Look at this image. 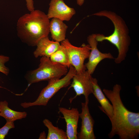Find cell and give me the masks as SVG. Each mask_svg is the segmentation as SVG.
Returning a JSON list of instances; mask_svg holds the SVG:
<instances>
[{"instance_id":"1","label":"cell","mask_w":139,"mask_h":139,"mask_svg":"<svg viewBox=\"0 0 139 139\" xmlns=\"http://www.w3.org/2000/svg\"><path fill=\"white\" fill-rule=\"evenodd\" d=\"M120 85H115L112 90L104 89L103 92L111 102L113 111L109 118L112 128L108 136L110 138L118 135L120 139H135L139 134V113L129 111L121 99Z\"/></svg>"},{"instance_id":"2","label":"cell","mask_w":139,"mask_h":139,"mask_svg":"<svg viewBox=\"0 0 139 139\" xmlns=\"http://www.w3.org/2000/svg\"><path fill=\"white\" fill-rule=\"evenodd\" d=\"M49 19L47 14L39 10H34L22 15L16 24L18 36L23 42L34 46L42 38L48 36Z\"/></svg>"},{"instance_id":"3","label":"cell","mask_w":139,"mask_h":139,"mask_svg":"<svg viewBox=\"0 0 139 139\" xmlns=\"http://www.w3.org/2000/svg\"><path fill=\"white\" fill-rule=\"evenodd\" d=\"M92 15L106 17L112 22L114 30L112 34L107 36L97 34L95 39L98 42L107 40L114 45L118 51V55L115 58V62L117 64L120 63L125 59L130 43L128 28L125 22L119 16L110 11H101Z\"/></svg>"},{"instance_id":"4","label":"cell","mask_w":139,"mask_h":139,"mask_svg":"<svg viewBox=\"0 0 139 139\" xmlns=\"http://www.w3.org/2000/svg\"><path fill=\"white\" fill-rule=\"evenodd\" d=\"M68 68L51 61L50 58L42 56L39 67L29 72L25 76L29 85L42 81H53L59 79L68 72Z\"/></svg>"},{"instance_id":"5","label":"cell","mask_w":139,"mask_h":139,"mask_svg":"<svg viewBox=\"0 0 139 139\" xmlns=\"http://www.w3.org/2000/svg\"><path fill=\"white\" fill-rule=\"evenodd\" d=\"M69 70L64 76L59 79L48 82L47 85L41 91L37 99L33 102H24L21 106L24 108L36 106H46L50 99L61 89L66 87L71 83V80L77 72L73 66L71 65Z\"/></svg>"},{"instance_id":"6","label":"cell","mask_w":139,"mask_h":139,"mask_svg":"<svg viewBox=\"0 0 139 139\" xmlns=\"http://www.w3.org/2000/svg\"><path fill=\"white\" fill-rule=\"evenodd\" d=\"M61 44L66 48L71 65L75 68L77 73L86 70L84 63L90 54L91 48L89 45L83 44L80 47H76L72 45L68 39L61 42Z\"/></svg>"},{"instance_id":"7","label":"cell","mask_w":139,"mask_h":139,"mask_svg":"<svg viewBox=\"0 0 139 139\" xmlns=\"http://www.w3.org/2000/svg\"><path fill=\"white\" fill-rule=\"evenodd\" d=\"M92 78L91 75L87 70L76 73L72 79L73 81L70 87L73 88L76 95L71 99V101L77 96L83 95L85 98V102L89 103V96L93 92Z\"/></svg>"},{"instance_id":"8","label":"cell","mask_w":139,"mask_h":139,"mask_svg":"<svg viewBox=\"0 0 139 139\" xmlns=\"http://www.w3.org/2000/svg\"><path fill=\"white\" fill-rule=\"evenodd\" d=\"M96 34L89 35L87 38V41L90 45L91 50L89 57V60L85 64L89 74L92 75L94 72L99 63L102 60L106 59H114L110 53H103L98 49V41L95 39Z\"/></svg>"},{"instance_id":"9","label":"cell","mask_w":139,"mask_h":139,"mask_svg":"<svg viewBox=\"0 0 139 139\" xmlns=\"http://www.w3.org/2000/svg\"><path fill=\"white\" fill-rule=\"evenodd\" d=\"M89 103L82 102L81 112L80 117L81 119L80 132L77 133V139H95L93 126L94 121L91 115L88 107Z\"/></svg>"},{"instance_id":"10","label":"cell","mask_w":139,"mask_h":139,"mask_svg":"<svg viewBox=\"0 0 139 139\" xmlns=\"http://www.w3.org/2000/svg\"><path fill=\"white\" fill-rule=\"evenodd\" d=\"M47 14L48 18H56L69 21L76 13L74 9L67 5L63 0H51Z\"/></svg>"},{"instance_id":"11","label":"cell","mask_w":139,"mask_h":139,"mask_svg":"<svg viewBox=\"0 0 139 139\" xmlns=\"http://www.w3.org/2000/svg\"><path fill=\"white\" fill-rule=\"evenodd\" d=\"M59 111L63 115L66 123V133L68 139H77V128L80 117L78 109L72 108L70 109L59 107Z\"/></svg>"},{"instance_id":"12","label":"cell","mask_w":139,"mask_h":139,"mask_svg":"<svg viewBox=\"0 0 139 139\" xmlns=\"http://www.w3.org/2000/svg\"><path fill=\"white\" fill-rule=\"evenodd\" d=\"M60 45L59 42L50 40L48 36L44 37L37 43V48L33 53L34 55L36 58L39 56H45L50 58Z\"/></svg>"},{"instance_id":"13","label":"cell","mask_w":139,"mask_h":139,"mask_svg":"<svg viewBox=\"0 0 139 139\" xmlns=\"http://www.w3.org/2000/svg\"><path fill=\"white\" fill-rule=\"evenodd\" d=\"M93 87L92 93L101 105L100 109L108 117L111 118L113 115V106L102 91L99 85L97 80L92 77Z\"/></svg>"},{"instance_id":"14","label":"cell","mask_w":139,"mask_h":139,"mask_svg":"<svg viewBox=\"0 0 139 139\" xmlns=\"http://www.w3.org/2000/svg\"><path fill=\"white\" fill-rule=\"evenodd\" d=\"M67 28L68 26L63 21L58 19L53 18L50 22L49 31L55 41L59 42L64 40Z\"/></svg>"},{"instance_id":"15","label":"cell","mask_w":139,"mask_h":139,"mask_svg":"<svg viewBox=\"0 0 139 139\" xmlns=\"http://www.w3.org/2000/svg\"><path fill=\"white\" fill-rule=\"evenodd\" d=\"M0 116L4 118L6 122H13L26 117L27 114L25 111L19 112L14 110L8 107L6 101L0 102Z\"/></svg>"},{"instance_id":"16","label":"cell","mask_w":139,"mask_h":139,"mask_svg":"<svg viewBox=\"0 0 139 139\" xmlns=\"http://www.w3.org/2000/svg\"><path fill=\"white\" fill-rule=\"evenodd\" d=\"M50 59L52 62L62 65L68 68L71 65L67 50L64 46L61 44L51 55Z\"/></svg>"},{"instance_id":"17","label":"cell","mask_w":139,"mask_h":139,"mask_svg":"<svg viewBox=\"0 0 139 139\" xmlns=\"http://www.w3.org/2000/svg\"><path fill=\"white\" fill-rule=\"evenodd\" d=\"M43 122L48 129L47 139H68L66 132L58 127L54 126L47 119L44 120Z\"/></svg>"},{"instance_id":"18","label":"cell","mask_w":139,"mask_h":139,"mask_svg":"<svg viewBox=\"0 0 139 139\" xmlns=\"http://www.w3.org/2000/svg\"><path fill=\"white\" fill-rule=\"evenodd\" d=\"M14 127V122H6V124L0 128V139H4L7 135L9 131Z\"/></svg>"},{"instance_id":"19","label":"cell","mask_w":139,"mask_h":139,"mask_svg":"<svg viewBox=\"0 0 139 139\" xmlns=\"http://www.w3.org/2000/svg\"><path fill=\"white\" fill-rule=\"evenodd\" d=\"M10 60L9 57L3 55H0V72L7 75L9 72V68L5 65Z\"/></svg>"},{"instance_id":"20","label":"cell","mask_w":139,"mask_h":139,"mask_svg":"<svg viewBox=\"0 0 139 139\" xmlns=\"http://www.w3.org/2000/svg\"><path fill=\"white\" fill-rule=\"evenodd\" d=\"M27 9L30 12L34 10V2L33 0H25Z\"/></svg>"},{"instance_id":"21","label":"cell","mask_w":139,"mask_h":139,"mask_svg":"<svg viewBox=\"0 0 139 139\" xmlns=\"http://www.w3.org/2000/svg\"><path fill=\"white\" fill-rule=\"evenodd\" d=\"M84 0H77V4L79 6L82 5L83 4Z\"/></svg>"},{"instance_id":"22","label":"cell","mask_w":139,"mask_h":139,"mask_svg":"<svg viewBox=\"0 0 139 139\" xmlns=\"http://www.w3.org/2000/svg\"></svg>"}]
</instances>
